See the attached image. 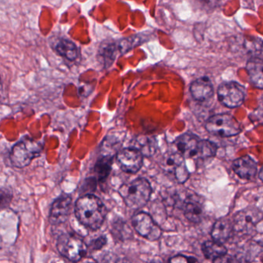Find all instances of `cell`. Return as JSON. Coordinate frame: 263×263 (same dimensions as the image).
<instances>
[{
	"mask_svg": "<svg viewBox=\"0 0 263 263\" xmlns=\"http://www.w3.org/2000/svg\"><path fill=\"white\" fill-rule=\"evenodd\" d=\"M107 209L101 199L93 194L83 195L75 203L77 219L84 227L98 230L102 226Z\"/></svg>",
	"mask_w": 263,
	"mask_h": 263,
	"instance_id": "6da1fadb",
	"label": "cell"
},
{
	"mask_svg": "<svg viewBox=\"0 0 263 263\" xmlns=\"http://www.w3.org/2000/svg\"><path fill=\"white\" fill-rule=\"evenodd\" d=\"M178 153L184 158L194 159H204L215 156L217 146L212 141L201 140L196 135L190 133L184 134L175 141Z\"/></svg>",
	"mask_w": 263,
	"mask_h": 263,
	"instance_id": "7a4b0ae2",
	"label": "cell"
},
{
	"mask_svg": "<svg viewBox=\"0 0 263 263\" xmlns=\"http://www.w3.org/2000/svg\"><path fill=\"white\" fill-rule=\"evenodd\" d=\"M152 189L146 178H138L128 184H123L119 194L129 209L133 210L142 209L150 200Z\"/></svg>",
	"mask_w": 263,
	"mask_h": 263,
	"instance_id": "3957f363",
	"label": "cell"
},
{
	"mask_svg": "<svg viewBox=\"0 0 263 263\" xmlns=\"http://www.w3.org/2000/svg\"><path fill=\"white\" fill-rule=\"evenodd\" d=\"M42 151L41 142L30 138H24L13 146L10 153V161L14 167L24 168L39 157Z\"/></svg>",
	"mask_w": 263,
	"mask_h": 263,
	"instance_id": "277c9868",
	"label": "cell"
},
{
	"mask_svg": "<svg viewBox=\"0 0 263 263\" xmlns=\"http://www.w3.org/2000/svg\"><path fill=\"white\" fill-rule=\"evenodd\" d=\"M57 249L62 256L73 262L82 259L87 252V246L83 238L71 233L60 235L57 241Z\"/></svg>",
	"mask_w": 263,
	"mask_h": 263,
	"instance_id": "5b68a950",
	"label": "cell"
},
{
	"mask_svg": "<svg viewBox=\"0 0 263 263\" xmlns=\"http://www.w3.org/2000/svg\"><path fill=\"white\" fill-rule=\"evenodd\" d=\"M205 128L209 133L221 138L235 136L241 132L239 123L229 114H218L208 119Z\"/></svg>",
	"mask_w": 263,
	"mask_h": 263,
	"instance_id": "8992f818",
	"label": "cell"
},
{
	"mask_svg": "<svg viewBox=\"0 0 263 263\" xmlns=\"http://www.w3.org/2000/svg\"><path fill=\"white\" fill-rule=\"evenodd\" d=\"M132 226L141 236L149 241H157L161 236L162 231L155 219L148 213L138 212L132 217Z\"/></svg>",
	"mask_w": 263,
	"mask_h": 263,
	"instance_id": "52a82bcc",
	"label": "cell"
},
{
	"mask_svg": "<svg viewBox=\"0 0 263 263\" xmlns=\"http://www.w3.org/2000/svg\"><path fill=\"white\" fill-rule=\"evenodd\" d=\"M245 89L236 82L223 83L218 89L219 102L228 108L240 107L245 101Z\"/></svg>",
	"mask_w": 263,
	"mask_h": 263,
	"instance_id": "ba28073f",
	"label": "cell"
},
{
	"mask_svg": "<svg viewBox=\"0 0 263 263\" xmlns=\"http://www.w3.org/2000/svg\"><path fill=\"white\" fill-rule=\"evenodd\" d=\"M162 167L167 173L173 175L178 183L182 184L189 179V172L184 158L178 152L166 155L163 158Z\"/></svg>",
	"mask_w": 263,
	"mask_h": 263,
	"instance_id": "9c48e42d",
	"label": "cell"
},
{
	"mask_svg": "<svg viewBox=\"0 0 263 263\" xmlns=\"http://www.w3.org/2000/svg\"><path fill=\"white\" fill-rule=\"evenodd\" d=\"M143 157L144 155L138 148L126 147L117 154V161L123 172L136 174L142 167Z\"/></svg>",
	"mask_w": 263,
	"mask_h": 263,
	"instance_id": "30bf717a",
	"label": "cell"
},
{
	"mask_svg": "<svg viewBox=\"0 0 263 263\" xmlns=\"http://www.w3.org/2000/svg\"><path fill=\"white\" fill-rule=\"evenodd\" d=\"M72 208L71 197L63 194L52 204L49 215V221L53 226H59L66 222L70 216Z\"/></svg>",
	"mask_w": 263,
	"mask_h": 263,
	"instance_id": "8fae6325",
	"label": "cell"
},
{
	"mask_svg": "<svg viewBox=\"0 0 263 263\" xmlns=\"http://www.w3.org/2000/svg\"><path fill=\"white\" fill-rule=\"evenodd\" d=\"M261 215L259 212L254 209H245L240 211L234 218V230L241 233L249 234L257 223L261 220Z\"/></svg>",
	"mask_w": 263,
	"mask_h": 263,
	"instance_id": "7c38bea8",
	"label": "cell"
},
{
	"mask_svg": "<svg viewBox=\"0 0 263 263\" xmlns=\"http://www.w3.org/2000/svg\"><path fill=\"white\" fill-rule=\"evenodd\" d=\"M190 93L195 101L205 102L213 96V84L207 77L198 78L191 84Z\"/></svg>",
	"mask_w": 263,
	"mask_h": 263,
	"instance_id": "4fadbf2b",
	"label": "cell"
},
{
	"mask_svg": "<svg viewBox=\"0 0 263 263\" xmlns=\"http://www.w3.org/2000/svg\"><path fill=\"white\" fill-rule=\"evenodd\" d=\"M232 169L242 179L252 180L256 175L257 164L250 156L246 155L233 161Z\"/></svg>",
	"mask_w": 263,
	"mask_h": 263,
	"instance_id": "5bb4252c",
	"label": "cell"
},
{
	"mask_svg": "<svg viewBox=\"0 0 263 263\" xmlns=\"http://www.w3.org/2000/svg\"><path fill=\"white\" fill-rule=\"evenodd\" d=\"M246 71L251 84L257 89L263 90V60L251 58L246 64Z\"/></svg>",
	"mask_w": 263,
	"mask_h": 263,
	"instance_id": "9a60e30c",
	"label": "cell"
},
{
	"mask_svg": "<svg viewBox=\"0 0 263 263\" xmlns=\"http://www.w3.org/2000/svg\"><path fill=\"white\" fill-rule=\"evenodd\" d=\"M234 231L233 223L227 218L217 220L212 230V237L214 241L220 243L226 242L229 239Z\"/></svg>",
	"mask_w": 263,
	"mask_h": 263,
	"instance_id": "2e32d148",
	"label": "cell"
},
{
	"mask_svg": "<svg viewBox=\"0 0 263 263\" xmlns=\"http://www.w3.org/2000/svg\"><path fill=\"white\" fill-rule=\"evenodd\" d=\"M114 156L111 155H101L100 158L95 164L93 171H95L96 179L99 182H104L106 181L112 169Z\"/></svg>",
	"mask_w": 263,
	"mask_h": 263,
	"instance_id": "e0dca14e",
	"label": "cell"
},
{
	"mask_svg": "<svg viewBox=\"0 0 263 263\" xmlns=\"http://www.w3.org/2000/svg\"><path fill=\"white\" fill-rule=\"evenodd\" d=\"M119 47L115 43H104L99 49V58L105 68H108L115 62Z\"/></svg>",
	"mask_w": 263,
	"mask_h": 263,
	"instance_id": "ac0fdd59",
	"label": "cell"
},
{
	"mask_svg": "<svg viewBox=\"0 0 263 263\" xmlns=\"http://www.w3.org/2000/svg\"><path fill=\"white\" fill-rule=\"evenodd\" d=\"M183 211L184 216L191 222L198 223L201 221L202 208L198 201L192 199L186 201L183 206Z\"/></svg>",
	"mask_w": 263,
	"mask_h": 263,
	"instance_id": "d6986e66",
	"label": "cell"
},
{
	"mask_svg": "<svg viewBox=\"0 0 263 263\" xmlns=\"http://www.w3.org/2000/svg\"><path fill=\"white\" fill-rule=\"evenodd\" d=\"M56 51L63 58L73 61L78 58V49L76 44L67 39H61L56 46Z\"/></svg>",
	"mask_w": 263,
	"mask_h": 263,
	"instance_id": "ffe728a7",
	"label": "cell"
},
{
	"mask_svg": "<svg viewBox=\"0 0 263 263\" xmlns=\"http://www.w3.org/2000/svg\"><path fill=\"white\" fill-rule=\"evenodd\" d=\"M202 252L205 258L216 259L227 253V249L222 243L215 241H207L202 245Z\"/></svg>",
	"mask_w": 263,
	"mask_h": 263,
	"instance_id": "44dd1931",
	"label": "cell"
},
{
	"mask_svg": "<svg viewBox=\"0 0 263 263\" xmlns=\"http://www.w3.org/2000/svg\"><path fill=\"white\" fill-rule=\"evenodd\" d=\"M112 234L115 238H118L121 241L129 239L132 238V229L129 228L128 224L125 221L121 219H118L113 224H112Z\"/></svg>",
	"mask_w": 263,
	"mask_h": 263,
	"instance_id": "7402d4cb",
	"label": "cell"
},
{
	"mask_svg": "<svg viewBox=\"0 0 263 263\" xmlns=\"http://www.w3.org/2000/svg\"><path fill=\"white\" fill-rule=\"evenodd\" d=\"M143 155L145 156H152L155 153L157 149V141L155 138L150 137H141L138 138L137 141Z\"/></svg>",
	"mask_w": 263,
	"mask_h": 263,
	"instance_id": "603a6c76",
	"label": "cell"
},
{
	"mask_svg": "<svg viewBox=\"0 0 263 263\" xmlns=\"http://www.w3.org/2000/svg\"><path fill=\"white\" fill-rule=\"evenodd\" d=\"M168 263H198V261L194 257L178 255L171 258Z\"/></svg>",
	"mask_w": 263,
	"mask_h": 263,
	"instance_id": "cb8c5ba5",
	"label": "cell"
},
{
	"mask_svg": "<svg viewBox=\"0 0 263 263\" xmlns=\"http://www.w3.org/2000/svg\"><path fill=\"white\" fill-rule=\"evenodd\" d=\"M107 242V237L104 236V235H101V236L98 237L90 242V247L95 251L101 250L102 248L106 246Z\"/></svg>",
	"mask_w": 263,
	"mask_h": 263,
	"instance_id": "d4e9b609",
	"label": "cell"
},
{
	"mask_svg": "<svg viewBox=\"0 0 263 263\" xmlns=\"http://www.w3.org/2000/svg\"><path fill=\"white\" fill-rule=\"evenodd\" d=\"M213 263H239L236 258L229 255H224L213 260Z\"/></svg>",
	"mask_w": 263,
	"mask_h": 263,
	"instance_id": "484cf974",
	"label": "cell"
},
{
	"mask_svg": "<svg viewBox=\"0 0 263 263\" xmlns=\"http://www.w3.org/2000/svg\"><path fill=\"white\" fill-rule=\"evenodd\" d=\"M149 263H163L161 259H160L159 258H155L152 260Z\"/></svg>",
	"mask_w": 263,
	"mask_h": 263,
	"instance_id": "4316f807",
	"label": "cell"
},
{
	"mask_svg": "<svg viewBox=\"0 0 263 263\" xmlns=\"http://www.w3.org/2000/svg\"><path fill=\"white\" fill-rule=\"evenodd\" d=\"M258 177H259L260 179L263 181V166L261 167V170H260L259 174H258Z\"/></svg>",
	"mask_w": 263,
	"mask_h": 263,
	"instance_id": "83f0119b",
	"label": "cell"
},
{
	"mask_svg": "<svg viewBox=\"0 0 263 263\" xmlns=\"http://www.w3.org/2000/svg\"><path fill=\"white\" fill-rule=\"evenodd\" d=\"M84 263H97L96 261H93V260L90 259L87 260V261H85Z\"/></svg>",
	"mask_w": 263,
	"mask_h": 263,
	"instance_id": "f1b7e54d",
	"label": "cell"
},
{
	"mask_svg": "<svg viewBox=\"0 0 263 263\" xmlns=\"http://www.w3.org/2000/svg\"><path fill=\"white\" fill-rule=\"evenodd\" d=\"M118 263H129V262H127V261H126L125 260H124V259H122V260H121V261H118Z\"/></svg>",
	"mask_w": 263,
	"mask_h": 263,
	"instance_id": "f546056e",
	"label": "cell"
}]
</instances>
